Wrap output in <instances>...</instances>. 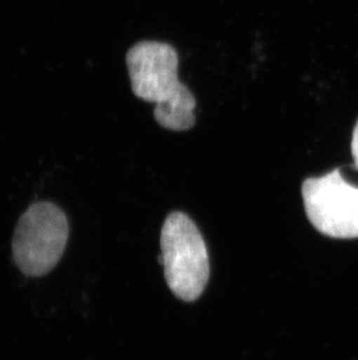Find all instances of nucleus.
<instances>
[{
	"instance_id": "f257e3e1",
	"label": "nucleus",
	"mask_w": 358,
	"mask_h": 360,
	"mask_svg": "<svg viewBox=\"0 0 358 360\" xmlns=\"http://www.w3.org/2000/svg\"><path fill=\"white\" fill-rule=\"evenodd\" d=\"M132 90L138 98L152 103L159 125L187 131L196 124V97L179 79L178 53L159 41H141L126 55Z\"/></svg>"
},
{
	"instance_id": "f03ea898",
	"label": "nucleus",
	"mask_w": 358,
	"mask_h": 360,
	"mask_svg": "<svg viewBox=\"0 0 358 360\" xmlns=\"http://www.w3.org/2000/svg\"><path fill=\"white\" fill-rule=\"evenodd\" d=\"M162 266L170 290L185 302L199 299L210 279L203 236L184 212H173L161 232Z\"/></svg>"
},
{
	"instance_id": "7ed1b4c3",
	"label": "nucleus",
	"mask_w": 358,
	"mask_h": 360,
	"mask_svg": "<svg viewBox=\"0 0 358 360\" xmlns=\"http://www.w3.org/2000/svg\"><path fill=\"white\" fill-rule=\"evenodd\" d=\"M68 238L63 210L51 202H37L18 221L12 241L14 262L25 276H46L58 265Z\"/></svg>"
},
{
	"instance_id": "20e7f679",
	"label": "nucleus",
	"mask_w": 358,
	"mask_h": 360,
	"mask_svg": "<svg viewBox=\"0 0 358 360\" xmlns=\"http://www.w3.org/2000/svg\"><path fill=\"white\" fill-rule=\"evenodd\" d=\"M305 211L311 224L331 238H358V187L336 168L311 177L301 187Z\"/></svg>"
},
{
	"instance_id": "39448f33",
	"label": "nucleus",
	"mask_w": 358,
	"mask_h": 360,
	"mask_svg": "<svg viewBox=\"0 0 358 360\" xmlns=\"http://www.w3.org/2000/svg\"><path fill=\"white\" fill-rule=\"evenodd\" d=\"M352 154L354 162H355L356 169L358 170V120L357 122H356L354 132H352Z\"/></svg>"
}]
</instances>
